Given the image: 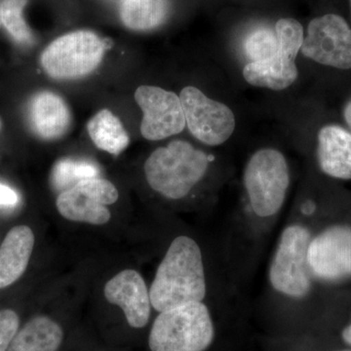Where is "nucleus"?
Listing matches in <instances>:
<instances>
[{
	"mask_svg": "<svg viewBox=\"0 0 351 351\" xmlns=\"http://www.w3.org/2000/svg\"><path fill=\"white\" fill-rule=\"evenodd\" d=\"M206 279L202 254L195 240L181 235L173 240L149 289L152 306L159 313L202 302Z\"/></svg>",
	"mask_w": 351,
	"mask_h": 351,
	"instance_id": "f257e3e1",
	"label": "nucleus"
},
{
	"mask_svg": "<svg viewBox=\"0 0 351 351\" xmlns=\"http://www.w3.org/2000/svg\"><path fill=\"white\" fill-rule=\"evenodd\" d=\"M209 167L204 152L177 140L156 149L145 163V179L154 191L169 199H182L202 181Z\"/></svg>",
	"mask_w": 351,
	"mask_h": 351,
	"instance_id": "f03ea898",
	"label": "nucleus"
},
{
	"mask_svg": "<svg viewBox=\"0 0 351 351\" xmlns=\"http://www.w3.org/2000/svg\"><path fill=\"white\" fill-rule=\"evenodd\" d=\"M215 330L209 309L202 302L162 311L149 337L152 351H205L213 343Z\"/></svg>",
	"mask_w": 351,
	"mask_h": 351,
	"instance_id": "7ed1b4c3",
	"label": "nucleus"
},
{
	"mask_svg": "<svg viewBox=\"0 0 351 351\" xmlns=\"http://www.w3.org/2000/svg\"><path fill=\"white\" fill-rule=\"evenodd\" d=\"M243 182L254 213L269 218L278 213L285 202L290 172L282 152L262 149L249 159Z\"/></svg>",
	"mask_w": 351,
	"mask_h": 351,
	"instance_id": "20e7f679",
	"label": "nucleus"
},
{
	"mask_svg": "<svg viewBox=\"0 0 351 351\" xmlns=\"http://www.w3.org/2000/svg\"><path fill=\"white\" fill-rule=\"evenodd\" d=\"M311 240L306 226L292 225L283 230L269 271V282L276 292L293 299L308 294L313 276L307 265Z\"/></svg>",
	"mask_w": 351,
	"mask_h": 351,
	"instance_id": "39448f33",
	"label": "nucleus"
},
{
	"mask_svg": "<svg viewBox=\"0 0 351 351\" xmlns=\"http://www.w3.org/2000/svg\"><path fill=\"white\" fill-rule=\"evenodd\" d=\"M107 44L93 32L77 31L60 36L41 55V64L51 77L73 80L91 73L103 60Z\"/></svg>",
	"mask_w": 351,
	"mask_h": 351,
	"instance_id": "423d86ee",
	"label": "nucleus"
},
{
	"mask_svg": "<svg viewBox=\"0 0 351 351\" xmlns=\"http://www.w3.org/2000/svg\"><path fill=\"white\" fill-rule=\"evenodd\" d=\"M186 124L193 137L207 145H223L234 132V113L225 104L208 98L195 86L180 94Z\"/></svg>",
	"mask_w": 351,
	"mask_h": 351,
	"instance_id": "0eeeda50",
	"label": "nucleus"
},
{
	"mask_svg": "<svg viewBox=\"0 0 351 351\" xmlns=\"http://www.w3.org/2000/svg\"><path fill=\"white\" fill-rule=\"evenodd\" d=\"M302 54L323 66L351 69V29L343 18L326 14L309 23Z\"/></svg>",
	"mask_w": 351,
	"mask_h": 351,
	"instance_id": "6e6552de",
	"label": "nucleus"
},
{
	"mask_svg": "<svg viewBox=\"0 0 351 351\" xmlns=\"http://www.w3.org/2000/svg\"><path fill=\"white\" fill-rule=\"evenodd\" d=\"M119 199V191L108 180L92 178L77 182L58 196L56 206L64 219L91 225H105L110 219L108 205Z\"/></svg>",
	"mask_w": 351,
	"mask_h": 351,
	"instance_id": "1a4fd4ad",
	"label": "nucleus"
},
{
	"mask_svg": "<svg viewBox=\"0 0 351 351\" xmlns=\"http://www.w3.org/2000/svg\"><path fill=\"white\" fill-rule=\"evenodd\" d=\"M307 265L311 276L327 282L351 278V226H332L311 240Z\"/></svg>",
	"mask_w": 351,
	"mask_h": 351,
	"instance_id": "9d476101",
	"label": "nucleus"
},
{
	"mask_svg": "<svg viewBox=\"0 0 351 351\" xmlns=\"http://www.w3.org/2000/svg\"><path fill=\"white\" fill-rule=\"evenodd\" d=\"M135 100L144 112L141 133L147 140H163L181 133L186 127L181 100L174 92L143 85L136 90Z\"/></svg>",
	"mask_w": 351,
	"mask_h": 351,
	"instance_id": "9b49d317",
	"label": "nucleus"
},
{
	"mask_svg": "<svg viewBox=\"0 0 351 351\" xmlns=\"http://www.w3.org/2000/svg\"><path fill=\"white\" fill-rule=\"evenodd\" d=\"M105 297L119 306L131 327H145L151 316V298L144 278L138 271L126 269L119 272L105 286Z\"/></svg>",
	"mask_w": 351,
	"mask_h": 351,
	"instance_id": "f8f14e48",
	"label": "nucleus"
},
{
	"mask_svg": "<svg viewBox=\"0 0 351 351\" xmlns=\"http://www.w3.org/2000/svg\"><path fill=\"white\" fill-rule=\"evenodd\" d=\"M29 117L34 133L46 140L62 137L71 124V112L66 101L49 91L39 92L32 97Z\"/></svg>",
	"mask_w": 351,
	"mask_h": 351,
	"instance_id": "ddd939ff",
	"label": "nucleus"
},
{
	"mask_svg": "<svg viewBox=\"0 0 351 351\" xmlns=\"http://www.w3.org/2000/svg\"><path fill=\"white\" fill-rule=\"evenodd\" d=\"M320 169L332 178L351 179V134L339 126L323 127L318 133Z\"/></svg>",
	"mask_w": 351,
	"mask_h": 351,
	"instance_id": "4468645a",
	"label": "nucleus"
},
{
	"mask_svg": "<svg viewBox=\"0 0 351 351\" xmlns=\"http://www.w3.org/2000/svg\"><path fill=\"white\" fill-rule=\"evenodd\" d=\"M34 246V234L27 226L10 230L0 246V289L8 287L24 274Z\"/></svg>",
	"mask_w": 351,
	"mask_h": 351,
	"instance_id": "2eb2a0df",
	"label": "nucleus"
},
{
	"mask_svg": "<svg viewBox=\"0 0 351 351\" xmlns=\"http://www.w3.org/2000/svg\"><path fill=\"white\" fill-rule=\"evenodd\" d=\"M295 58L278 51L267 61L251 62L244 66V80L252 86L276 91L287 89L298 80L299 71Z\"/></svg>",
	"mask_w": 351,
	"mask_h": 351,
	"instance_id": "dca6fc26",
	"label": "nucleus"
},
{
	"mask_svg": "<svg viewBox=\"0 0 351 351\" xmlns=\"http://www.w3.org/2000/svg\"><path fill=\"white\" fill-rule=\"evenodd\" d=\"M63 338V330L56 321L38 316L17 332L6 351H57Z\"/></svg>",
	"mask_w": 351,
	"mask_h": 351,
	"instance_id": "f3484780",
	"label": "nucleus"
},
{
	"mask_svg": "<svg viewBox=\"0 0 351 351\" xmlns=\"http://www.w3.org/2000/svg\"><path fill=\"white\" fill-rule=\"evenodd\" d=\"M87 131L95 145L101 151L119 156L128 147L130 138L119 117L101 110L88 122Z\"/></svg>",
	"mask_w": 351,
	"mask_h": 351,
	"instance_id": "a211bd4d",
	"label": "nucleus"
},
{
	"mask_svg": "<svg viewBox=\"0 0 351 351\" xmlns=\"http://www.w3.org/2000/svg\"><path fill=\"white\" fill-rule=\"evenodd\" d=\"M169 9V0H123L120 18L128 29L149 31L163 24Z\"/></svg>",
	"mask_w": 351,
	"mask_h": 351,
	"instance_id": "6ab92c4d",
	"label": "nucleus"
},
{
	"mask_svg": "<svg viewBox=\"0 0 351 351\" xmlns=\"http://www.w3.org/2000/svg\"><path fill=\"white\" fill-rule=\"evenodd\" d=\"M27 0H3L0 3V27H3L11 38L20 44H31L34 36L24 19Z\"/></svg>",
	"mask_w": 351,
	"mask_h": 351,
	"instance_id": "aec40b11",
	"label": "nucleus"
},
{
	"mask_svg": "<svg viewBox=\"0 0 351 351\" xmlns=\"http://www.w3.org/2000/svg\"><path fill=\"white\" fill-rule=\"evenodd\" d=\"M99 169L95 164L88 161H75L62 159L53 168L51 181L58 191H64L84 180L97 178Z\"/></svg>",
	"mask_w": 351,
	"mask_h": 351,
	"instance_id": "412c9836",
	"label": "nucleus"
},
{
	"mask_svg": "<svg viewBox=\"0 0 351 351\" xmlns=\"http://www.w3.org/2000/svg\"><path fill=\"white\" fill-rule=\"evenodd\" d=\"M245 53L251 62L267 61L278 52L276 32L261 27L249 34L245 41Z\"/></svg>",
	"mask_w": 351,
	"mask_h": 351,
	"instance_id": "4be33fe9",
	"label": "nucleus"
},
{
	"mask_svg": "<svg viewBox=\"0 0 351 351\" xmlns=\"http://www.w3.org/2000/svg\"><path fill=\"white\" fill-rule=\"evenodd\" d=\"M276 34L278 40V51L289 56L297 58L304 43V27L299 21L283 18L277 21Z\"/></svg>",
	"mask_w": 351,
	"mask_h": 351,
	"instance_id": "5701e85b",
	"label": "nucleus"
},
{
	"mask_svg": "<svg viewBox=\"0 0 351 351\" xmlns=\"http://www.w3.org/2000/svg\"><path fill=\"white\" fill-rule=\"evenodd\" d=\"M19 328V317L11 309L0 311V351H6Z\"/></svg>",
	"mask_w": 351,
	"mask_h": 351,
	"instance_id": "b1692460",
	"label": "nucleus"
},
{
	"mask_svg": "<svg viewBox=\"0 0 351 351\" xmlns=\"http://www.w3.org/2000/svg\"><path fill=\"white\" fill-rule=\"evenodd\" d=\"M19 202V196L14 189L0 184V206L14 207Z\"/></svg>",
	"mask_w": 351,
	"mask_h": 351,
	"instance_id": "393cba45",
	"label": "nucleus"
},
{
	"mask_svg": "<svg viewBox=\"0 0 351 351\" xmlns=\"http://www.w3.org/2000/svg\"><path fill=\"white\" fill-rule=\"evenodd\" d=\"M341 337H343V339L345 341V343L351 346V323L348 326H346L345 329L343 330Z\"/></svg>",
	"mask_w": 351,
	"mask_h": 351,
	"instance_id": "a878e982",
	"label": "nucleus"
},
{
	"mask_svg": "<svg viewBox=\"0 0 351 351\" xmlns=\"http://www.w3.org/2000/svg\"><path fill=\"white\" fill-rule=\"evenodd\" d=\"M345 119L346 123H348L351 128V101L348 104V106H346L345 108Z\"/></svg>",
	"mask_w": 351,
	"mask_h": 351,
	"instance_id": "bb28decb",
	"label": "nucleus"
},
{
	"mask_svg": "<svg viewBox=\"0 0 351 351\" xmlns=\"http://www.w3.org/2000/svg\"><path fill=\"white\" fill-rule=\"evenodd\" d=\"M0 128H1V121H0Z\"/></svg>",
	"mask_w": 351,
	"mask_h": 351,
	"instance_id": "cd10ccee",
	"label": "nucleus"
},
{
	"mask_svg": "<svg viewBox=\"0 0 351 351\" xmlns=\"http://www.w3.org/2000/svg\"><path fill=\"white\" fill-rule=\"evenodd\" d=\"M350 11H351V0H350Z\"/></svg>",
	"mask_w": 351,
	"mask_h": 351,
	"instance_id": "c85d7f7f",
	"label": "nucleus"
},
{
	"mask_svg": "<svg viewBox=\"0 0 351 351\" xmlns=\"http://www.w3.org/2000/svg\"><path fill=\"white\" fill-rule=\"evenodd\" d=\"M343 351H350V350H343Z\"/></svg>",
	"mask_w": 351,
	"mask_h": 351,
	"instance_id": "c756f323",
	"label": "nucleus"
}]
</instances>
